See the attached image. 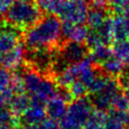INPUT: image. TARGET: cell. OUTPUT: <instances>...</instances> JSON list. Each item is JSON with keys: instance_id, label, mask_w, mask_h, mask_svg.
I'll return each mask as SVG.
<instances>
[{"instance_id": "1", "label": "cell", "mask_w": 129, "mask_h": 129, "mask_svg": "<svg viewBox=\"0 0 129 129\" xmlns=\"http://www.w3.org/2000/svg\"><path fill=\"white\" fill-rule=\"evenodd\" d=\"M61 37V23L54 15H47L27 28L25 45L33 50H43L58 43Z\"/></svg>"}, {"instance_id": "2", "label": "cell", "mask_w": 129, "mask_h": 129, "mask_svg": "<svg viewBox=\"0 0 129 129\" xmlns=\"http://www.w3.org/2000/svg\"><path fill=\"white\" fill-rule=\"evenodd\" d=\"M5 19L14 28H29L40 19V10L31 2L16 1L5 12Z\"/></svg>"}, {"instance_id": "3", "label": "cell", "mask_w": 129, "mask_h": 129, "mask_svg": "<svg viewBox=\"0 0 129 129\" xmlns=\"http://www.w3.org/2000/svg\"><path fill=\"white\" fill-rule=\"evenodd\" d=\"M24 87L31 96V101L45 104L56 93L55 84L35 71H27L23 75Z\"/></svg>"}, {"instance_id": "4", "label": "cell", "mask_w": 129, "mask_h": 129, "mask_svg": "<svg viewBox=\"0 0 129 129\" xmlns=\"http://www.w3.org/2000/svg\"><path fill=\"white\" fill-rule=\"evenodd\" d=\"M92 105L85 98L72 102L59 120L60 129H84V125L92 112Z\"/></svg>"}, {"instance_id": "5", "label": "cell", "mask_w": 129, "mask_h": 129, "mask_svg": "<svg viewBox=\"0 0 129 129\" xmlns=\"http://www.w3.org/2000/svg\"><path fill=\"white\" fill-rule=\"evenodd\" d=\"M89 6L86 0H66L60 16L64 22L83 24L87 20Z\"/></svg>"}, {"instance_id": "6", "label": "cell", "mask_w": 129, "mask_h": 129, "mask_svg": "<svg viewBox=\"0 0 129 129\" xmlns=\"http://www.w3.org/2000/svg\"><path fill=\"white\" fill-rule=\"evenodd\" d=\"M69 93H55L45 103V111L47 116L53 120H60L68 108V101L70 99Z\"/></svg>"}, {"instance_id": "7", "label": "cell", "mask_w": 129, "mask_h": 129, "mask_svg": "<svg viewBox=\"0 0 129 129\" xmlns=\"http://www.w3.org/2000/svg\"><path fill=\"white\" fill-rule=\"evenodd\" d=\"M25 59V47L22 43H17L11 50L0 56V66L8 70H17Z\"/></svg>"}, {"instance_id": "8", "label": "cell", "mask_w": 129, "mask_h": 129, "mask_svg": "<svg viewBox=\"0 0 129 129\" xmlns=\"http://www.w3.org/2000/svg\"><path fill=\"white\" fill-rule=\"evenodd\" d=\"M89 32V29L83 24H73L64 21L61 24V35L68 38L71 42H85L87 40Z\"/></svg>"}, {"instance_id": "9", "label": "cell", "mask_w": 129, "mask_h": 129, "mask_svg": "<svg viewBox=\"0 0 129 129\" xmlns=\"http://www.w3.org/2000/svg\"><path fill=\"white\" fill-rule=\"evenodd\" d=\"M46 116L45 104L31 101L23 114V120L26 125H38L46 119Z\"/></svg>"}, {"instance_id": "10", "label": "cell", "mask_w": 129, "mask_h": 129, "mask_svg": "<svg viewBox=\"0 0 129 129\" xmlns=\"http://www.w3.org/2000/svg\"><path fill=\"white\" fill-rule=\"evenodd\" d=\"M118 90H119V84L114 78H112L108 88L105 91L101 92L100 94L95 95L94 103L97 106V108L101 110H106L109 107H111L112 100L114 96L118 93Z\"/></svg>"}, {"instance_id": "11", "label": "cell", "mask_w": 129, "mask_h": 129, "mask_svg": "<svg viewBox=\"0 0 129 129\" xmlns=\"http://www.w3.org/2000/svg\"><path fill=\"white\" fill-rule=\"evenodd\" d=\"M85 55H86V48L82 43L71 42L67 44L62 49L63 58L71 63L80 61L81 59L85 58Z\"/></svg>"}, {"instance_id": "12", "label": "cell", "mask_w": 129, "mask_h": 129, "mask_svg": "<svg viewBox=\"0 0 129 129\" xmlns=\"http://www.w3.org/2000/svg\"><path fill=\"white\" fill-rule=\"evenodd\" d=\"M79 78V64L78 61L71 63L56 76V83L63 88H68L72 83L77 81Z\"/></svg>"}, {"instance_id": "13", "label": "cell", "mask_w": 129, "mask_h": 129, "mask_svg": "<svg viewBox=\"0 0 129 129\" xmlns=\"http://www.w3.org/2000/svg\"><path fill=\"white\" fill-rule=\"evenodd\" d=\"M18 43V33L15 29H5L0 32V56L11 50Z\"/></svg>"}, {"instance_id": "14", "label": "cell", "mask_w": 129, "mask_h": 129, "mask_svg": "<svg viewBox=\"0 0 129 129\" xmlns=\"http://www.w3.org/2000/svg\"><path fill=\"white\" fill-rule=\"evenodd\" d=\"M8 103L10 107L9 111L16 117V116H20L24 114V112L30 105V100L28 96L21 93V94H16L15 96H13Z\"/></svg>"}, {"instance_id": "15", "label": "cell", "mask_w": 129, "mask_h": 129, "mask_svg": "<svg viewBox=\"0 0 129 129\" xmlns=\"http://www.w3.org/2000/svg\"><path fill=\"white\" fill-rule=\"evenodd\" d=\"M107 121L108 117L104 110L97 108L96 110H92L84 125V129H104Z\"/></svg>"}, {"instance_id": "16", "label": "cell", "mask_w": 129, "mask_h": 129, "mask_svg": "<svg viewBox=\"0 0 129 129\" xmlns=\"http://www.w3.org/2000/svg\"><path fill=\"white\" fill-rule=\"evenodd\" d=\"M112 55H113V49L107 43H101L91 47L89 58L92 60V62L101 64Z\"/></svg>"}, {"instance_id": "17", "label": "cell", "mask_w": 129, "mask_h": 129, "mask_svg": "<svg viewBox=\"0 0 129 129\" xmlns=\"http://www.w3.org/2000/svg\"><path fill=\"white\" fill-rule=\"evenodd\" d=\"M64 1L66 0H35L39 10L48 15L60 14Z\"/></svg>"}, {"instance_id": "18", "label": "cell", "mask_w": 129, "mask_h": 129, "mask_svg": "<svg viewBox=\"0 0 129 129\" xmlns=\"http://www.w3.org/2000/svg\"><path fill=\"white\" fill-rule=\"evenodd\" d=\"M102 64L103 71L110 77L120 76L124 71V62L116 56H111L106 59Z\"/></svg>"}, {"instance_id": "19", "label": "cell", "mask_w": 129, "mask_h": 129, "mask_svg": "<svg viewBox=\"0 0 129 129\" xmlns=\"http://www.w3.org/2000/svg\"><path fill=\"white\" fill-rule=\"evenodd\" d=\"M107 19V15L106 12L102 9H92L88 12V16H87V22L89 24V26L91 28H93V30H97L99 29L103 23L105 22V20Z\"/></svg>"}, {"instance_id": "20", "label": "cell", "mask_w": 129, "mask_h": 129, "mask_svg": "<svg viewBox=\"0 0 129 129\" xmlns=\"http://www.w3.org/2000/svg\"><path fill=\"white\" fill-rule=\"evenodd\" d=\"M112 30H113V39L116 41L123 40L128 37L124 19L120 15L112 17Z\"/></svg>"}, {"instance_id": "21", "label": "cell", "mask_w": 129, "mask_h": 129, "mask_svg": "<svg viewBox=\"0 0 129 129\" xmlns=\"http://www.w3.org/2000/svg\"><path fill=\"white\" fill-rule=\"evenodd\" d=\"M112 78H114V77H110V76L106 77L103 75H97L96 78L94 79V81L89 85L88 91L91 94H93L94 96L100 94L101 92L105 91L108 88Z\"/></svg>"}, {"instance_id": "22", "label": "cell", "mask_w": 129, "mask_h": 129, "mask_svg": "<svg viewBox=\"0 0 129 129\" xmlns=\"http://www.w3.org/2000/svg\"><path fill=\"white\" fill-rule=\"evenodd\" d=\"M113 53L125 64L129 66V40L123 39L116 41L113 47Z\"/></svg>"}, {"instance_id": "23", "label": "cell", "mask_w": 129, "mask_h": 129, "mask_svg": "<svg viewBox=\"0 0 129 129\" xmlns=\"http://www.w3.org/2000/svg\"><path fill=\"white\" fill-rule=\"evenodd\" d=\"M111 107L114 111H127L129 110V100L125 93H117L111 103Z\"/></svg>"}, {"instance_id": "24", "label": "cell", "mask_w": 129, "mask_h": 129, "mask_svg": "<svg viewBox=\"0 0 129 129\" xmlns=\"http://www.w3.org/2000/svg\"><path fill=\"white\" fill-rule=\"evenodd\" d=\"M68 88H69V92H68L69 95L73 98H76V99L83 98L88 91V87L80 80L75 81Z\"/></svg>"}, {"instance_id": "25", "label": "cell", "mask_w": 129, "mask_h": 129, "mask_svg": "<svg viewBox=\"0 0 129 129\" xmlns=\"http://www.w3.org/2000/svg\"><path fill=\"white\" fill-rule=\"evenodd\" d=\"M97 31L100 33L103 41L105 43L110 42L113 40V30H112V17H107L103 25L97 29Z\"/></svg>"}, {"instance_id": "26", "label": "cell", "mask_w": 129, "mask_h": 129, "mask_svg": "<svg viewBox=\"0 0 129 129\" xmlns=\"http://www.w3.org/2000/svg\"><path fill=\"white\" fill-rule=\"evenodd\" d=\"M12 75L10 70L0 66V92H6L10 90V85L12 81Z\"/></svg>"}, {"instance_id": "27", "label": "cell", "mask_w": 129, "mask_h": 129, "mask_svg": "<svg viewBox=\"0 0 129 129\" xmlns=\"http://www.w3.org/2000/svg\"><path fill=\"white\" fill-rule=\"evenodd\" d=\"M17 120L15 116L9 111L2 109L0 111V128L3 127H16Z\"/></svg>"}, {"instance_id": "28", "label": "cell", "mask_w": 129, "mask_h": 129, "mask_svg": "<svg viewBox=\"0 0 129 129\" xmlns=\"http://www.w3.org/2000/svg\"><path fill=\"white\" fill-rule=\"evenodd\" d=\"M10 90L14 94H21L24 92L25 87H24V80L23 76L20 74H13L12 75V81L10 85Z\"/></svg>"}, {"instance_id": "29", "label": "cell", "mask_w": 129, "mask_h": 129, "mask_svg": "<svg viewBox=\"0 0 129 129\" xmlns=\"http://www.w3.org/2000/svg\"><path fill=\"white\" fill-rule=\"evenodd\" d=\"M113 119L120 122L125 127L129 128V110L127 111H114L111 116Z\"/></svg>"}, {"instance_id": "30", "label": "cell", "mask_w": 129, "mask_h": 129, "mask_svg": "<svg viewBox=\"0 0 129 129\" xmlns=\"http://www.w3.org/2000/svg\"><path fill=\"white\" fill-rule=\"evenodd\" d=\"M87 44L90 46V47H93L95 45H98V44H101V43H105L100 35V33L97 31V30H93V31H90L89 32V35L87 37V40H86Z\"/></svg>"}, {"instance_id": "31", "label": "cell", "mask_w": 129, "mask_h": 129, "mask_svg": "<svg viewBox=\"0 0 129 129\" xmlns=\"http://www.w3.org/2000/svg\"><path fill=\"white\" fill-rule=\"evenodd\" d=\"M107 2L113 7L116 12H122L124 8L128 5L129 0H107Z\"/></svg>"}, {"instance_id": "32", "label": "cell", "mask_w": 129, "mask_h": 129, "mask_svg": "<svg viewBox=\"0 0 129 129\" xmlns=\"http://www.w3.org/2000/svg\"><path fill=\"white\" fill-rule=\"evenodd\" d=\"M37 129H60L59 124L53 119H45L43 122L37 125Z\"/></svg>"}, {"instance_id": "33", "label": "cell", "mask_w": 129, "mask_h": 129, "mask_svg": "<svg viewBox=\"0 0 129 129\" xmlns=\"http://www.w3.org/2000/svg\"><path fill=\"white\" fill-rule=\"evenodd\" d=\"M104 129H127V127H125L120 122H118L117 120H115L111 117L110 119H108Z\"/></svg>"}, {"instance_id": "34", "label": "cell", "mask_w": 129, "mask_h": 129, "mask_svg": "<svg viewBox=\"0 0 129 129\" xmlns=\"http://www.w3.org/2000/svg\"><path fill=\"white\" fill-rule=\"evenodd\" d=\"M107 0H91V6L94 9H102L104 10L107 6Z\"/></svg>"}, {"instance_id": "35", "label": "cell", "mask_w": 129, "mask_h": 129, "mask_svg": "<svg viewBox=\"0 0 129 129\" xmlns=\"http://www.w3.org/2000/svg\"><path fill=\"white\" fill-rule=\"evenodd\" d=\"M15 0H0V15L4 14Z\"/></svg>"}, {"instance_id": "36", "label": "cell", "mask_w": 129, "mask_h": 129, "mask_svg": "<svg viewBox=\"0 0 129 129\" xmlns=\"http://www.w3.org/2000/svg\"><path fill=\"white\" fill-rule=\"evenodd\" d=\"M122 12H123L122 17L124 19V23H125V26H126L127 34H128V37H129V4L124 8V10Z\"/></svg>"}, {"instance_id": "37", "label": "cell", "mask_w": 129, "mask_h": 129, "mask_svg": "<svg viewBox=\"0 0 129 129\" xmlns=\"http://www.w3.org/2000/svg\"><path fill=\"white\" fill-rule=\"evenodd\" d=\"M9 100H8V98L6 97V95L4 94V93H1L0 92V111L2 110V109H4V106H5V104L8 102Z\"/></svg>"}, {"instance_id": "38", "label": "cell", "mask_w": 129, "mask_h": 129, "mask_svg": "<svg viewBox=\"0 0 129 129\" xmlns=\"http://www.w3.org/2000/svg\"><path fill=\"white\" fill-rule=\"evenodd\" d=\"M22 129H37V125H25Z\"/></svg>"}, {"instance_id": "39", "label": "cell", "mask_w": 129, "mask_h": 129, "mask_svg": "<svg viewBox=\"0 0 129 129\" xmlns=\"http://www.w3.org/2000/svg\"><path fill=\"white\" fill-rule=\"evenodd\" d=\"M125 95L127 96V98H128V100H129V89H126V91H125Z\"/></svg>"}, {"instance_id": "40", "label": "cell", "mask_w": 129, "mask_h": 129, "mask_svg": "<svg viewBox=\"0 0 129 129\" xmlns=\"http://www.w3.org/2000/svg\"><path fill=\"white\" fill-rule=\"evenodd\" d=\"M2 29H3V23L0 21V32L2 31Z\"/></svg>"}, {"instance_id": "41", "label": "cell", "mask_w": 129, "mask_h": 129, "mask_svg": "<svg viewBox=\"0 0 129 129\" xmlns=\"http://www.w3.org/2000/svg\"><path fill=\"white\" fill-rule=\"evenodd\" d=\"M0 129H14V127H3V128H0Z\"/></svg>"}, {"instance_id": "42", "label": "cell", "mask_w": 129, "mask_h": 129, "mask_svg": "<svg viewBox=\"0 0 129 129\" xmlns=\"http://www.w3.org/2000/svg\"><path fill=\"white\" fill-rule=\"evenodd\" d=\"M17 1H21V2H30L31 0H17Z\"/></svg>"}]
</instances>
